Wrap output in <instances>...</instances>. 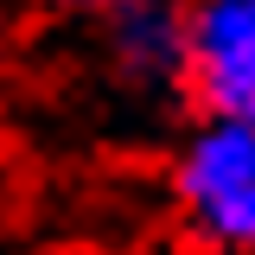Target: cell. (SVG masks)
Returning a JSON list of instances; mask_svg holds the SVG:
<instances>
[{"label":"cell","mask_w":255,"mask_h":255,"mask_svg":"<svg viewBox=\"0 0 255 255\" xmlns=\"http://www.w3.org/2000/svg\"><path fill=\"white\" fill-rule=\"evenodd\" d=\"M172 217L198 255L255 249V128L198 115L166 166Z\"/></svg>","instance_id":"cell-1"},{"label":"cell","mask_w":255,"mask_h":255,"mask_svg":"<svg viewBox=\"0 0 255 255\" xmlns=\"http://www.w3.org/2000/svg\"><path fill=\"white\" fill-rule=\"evenodd\" d=\"M185 96L255 128V0H185Z\"/></svg>","instance_id":"cell-2"},{"label":"cell","mask_w":255,"mask_h":255,"mask_svg":"<svg viewBox=\"0 0 255 255\" xmlns=\"http://www.w3.org/2000/svg\"><path fill=\"white\" fill-rule=\"evenodd\" d=\"M96 51L109 83L128 96L185 90V6L172 0H122L96 19Z\"/></svg>","instance_id":"cell-3"},{"label":"cell","mask_w":255,"mask_h":255,"mask_svg":"<svg viewBox=\"0 0 255 255\" xmlns=\"http://www.w3.org/2000/svg\"><path fill=\"white\" fill-rule=\"evenodd\" d=\"M32 6H38V13H51V19H102V13H115V6H122V0H32Z\"/></svg>","instance_id":"cell-4"},{"label":"cell","mask_w":255,"mask_h":255,"mask_svg":"<svg viewBox=\"0 0 255 255\" xmlns=\"http://www.w3.org/2000/svg\"><path fill=\"white\" fill-rule=\"evenodd\" d=\"M236 255H255V249H236Z\"/></svg>","instance_id":"cell-5"}]
</instances>
